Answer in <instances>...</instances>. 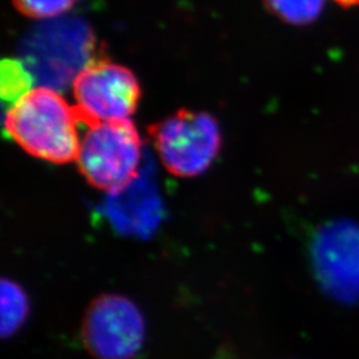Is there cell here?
<instances>
[{
  "label": "cell",
  "instance_id": "6da1fadb",
  "mask_svg": "<svg viewBox=\"0 0 359 359\" xmlns=\"http://www.w3.org/2000/svg\"><path fill=\"white\" fill-rule=\"evenodd\" d=\"M83 123L75 105L57 90L38 87L10 107L6 128L27 154L40 160L65 164L76 160Z\"/></svg>",
  "mask_w": 359,
  "mask_h": 359
},
{
  "label": "cell",
  "instance_id": "7a4b0ae2",
  "mask_svg": "<svg viewBox=\"0 0 359 359\" xmlns=\"http://www.w3.org/2000/svg\"><path fill=\"white\" fill-rule=\"evenodd\" d=\"M96 48V38L83 19H53L25 39L22 63L40 87L57 90L99 60Z\"/></svg>",
  "mask_w": 359,
  "mask_h": 359
},
{
  "label": "cell",
  "instance_id": "3957f363",
  "mask_svg": "<svg viewBox=\"0 0 359 359\" xmlns=\"http://www.w3.org/2000/svg\"><path fill=\"white\" fill-rule=\"evenodd\" d=\"M140 135L129 121L88 126L80 140L77 167L92 187L116 193L135 181L140 163Z\"/></svg>",
  "mask_w": 359,
  "mask_h": 359
},
{
  "label": "cell",
  "instance_id": "277c9868",
  "mask_svg": "<svg viewBox=\"0 0 359 359\" xmlns=\"http://www.w3.org/2000/svg\"><path fill=\"white\" fill-rule=\"evenodd\" d=\"M161 163L175 176L196 177L217 157L221 130L205 112L179 111L151 128Z\"/></svg>",
  "mask_w": 359,
  "mask_h": 359
},
{
  "label": "cell",
  "instance_id": "5b68a950",
  "mask_svg": "<svg viewBox=\"0 0 359 359\" xmlns=\"http://www.w3.org/2000/svg\"><path fill=\"white\" fill-rule=\"evenodd\" d=\"M74 97L87 126L129 121L140 100V86L128 68L99 59L75 79Z\"/></svg>",
  "mask_w": 359,
  "mask_h": 359
},
{
  "label": "cell",
  "instance_id": "8992f818",
  "mask_svg": "<svg viewBox=\"0 0 359 359\" xmlns=\"http://www.w3.org/2000/svg\"><path fill=\"white\" fill-rule=\"evenodd\" d=\"M81 337L95 358L130 359L144 344L145 322L126 297L102 295L86 313Z\"/></svg>",
  "mask_w": 359,
  "mask_h": 359
},
{
  "label": "cell",
  "instance_id": "52a82bcc",
  "mask_svg": "<svg viewBox=\"0 0 359 359\" xmlns=\"http://www.w3.org/2000/svg\"><path fill=\"white\" fill-rule=\"evenodd\" d=\"M325 0H265L268 8L286 23L305 26L322 13Z\"/></svg>",
  "mask_w": 359,
  "mask_h": 359
},
{
  "label": "cell",
  "instance_id": "ba28073f",
  "mask_svg": "<svg viewBox=\"0 0 359 359\" xmlns=\"http://www.w3.org/2000/svg\"><path fill=\"white\" fill-rule=\"evenodd\" d=\"M34 77L22 60L6 59L1 63V96L7 103L19 102L26 93L34 90Z\"/></svg>",
  "mask_w": 359,
  "mask_h": 359
},
{
  "label": "cell",
  "instance_id": "9c48e42d",
  "mask_svg": "<svg viewBox=\"0 0 359 359\" xmlns=\"http://www.w3.org/2000/svg\"><path fill=\"white\" fill-rule=\"evenodd\" d=\"M1 302V332L3 335H10L25 321L28 302L25 293L13 283H3Z\"/></svg>",
  "mask_w": 359,
  "mask_h": 359
},
{
  "label": "cell",
  "instance_id": "30bf717a",
  "mask_svg": "<svg viewBox=\"0 0 359 359\" xmlns=\"http://www.w3.org/2000/svg\"><path fill=\"white\" fill-rule=\"evenodd\" d=\"M22 13L36 19L57 18L72 8L76 0H13Z\"/></svg>",
  "mask_w": 359,
  "mask_h": 359
},
{
  "label": "cell",
  "instance_id": "8fae6325",
  "mask_svg": "<svg viewBox=\"0 0 359 359\" xmlns=\"http://www.w3.org/2000/svg\"><path fill=\"white\" fill-rule=\"evenodd\" d=\"M337 4L345 7V8H351V7H359V0H334Z\"/></svg>",
  "mask_w": 359,
  "mask_h": 359
}]
</instances>
